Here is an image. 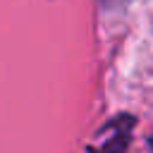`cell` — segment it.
<instances>
[{
    "instance_id": "1",
    "label": "cell",
    "mask_w": 153,
    "mask_h": 153,
    "mask_svg": "<svg viewBox=\"0 0 153 153\" xmlns=\"http://www.w3.org/2000/svg\"><path fill=\"white\" fill-rule=\"evenodd\" d=\"M134 127V120L129 115H122L112 122H108L96 136L98 143L88 148V153H124L129 146V131Z\"/></svg>"
},
{
    "instance_id": "2",
    "label": "cell",
    "mask_w": 153,
    "mask_h": 153,
    "mask_svg": "<svg viewBox=\"0 0 153 153\" xmlns=\"http://www.w3.org/2000/svg\"><path fill=\"white\" fill-rule=\"evenodd\" d=\"M100 2H103L108 10H120V7H124L129 0H100Z\"/></svg>"
}]
</instances>
